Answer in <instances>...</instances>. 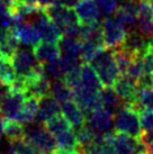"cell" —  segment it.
<instances>
[{"label":"cell","instance_id":"cell-20","mask_svg":"<svg viewBox=\"0 0 153 154\" xmlns=\"http://www.w3.org/2000/svg\"><path fill=\"white\" fill-rule=\"evenodd\" d=\"M39 103H41V99L36 98L34 96H27L23 105L20 115L18 117V122L24 123V124L33 123L35 118L37 117Z\"/></svg>","mask_w":153,"mask_h":154},{"label":"cell","instance_id":"cell-6","mask_svg":"<svg viewBox=\"0 0 153 154\" xmlns=\"http://www.w3.org/2000/svg\"><path fill=\"white\" fill-rule=\"evenodd\" d=\"M32 23L36 27L41 35V38L44 39V42L55 44L61 43L63 38L62 32L45 11H39L36 14V17L32 20Z\"/></svg>","mask_w":153,"mask_h":154},{"label":"cell","instance_id":"cell-23","mask_svg":"<svg viewBox=\"0 0 153 154\" xmlns=\"http://www.w3.org/2000/svg\"><path fill=\"white\" fill-rule=\"evenodd\" d=\"M100 99L102 107L111 110V112H117L125 105L124 100L116 94L113 88H104L100 94Z\"/></svg>","mask_w":153,"mask_h":154},{"label":"cell","instance_id":"cell-39","mask_svg":"<svg viewBox=\"0 0 153 154\" xmlns=\"http://www.w3.org/2000/svg\"><path fill=\"white\" fill-rule=\"evenodd\" d=\"M150 6H151V9H152V13H153V1L152 2H150Z\"/></svg>","mask_w":153,"mask_h":154},{"label":"cell","instance_id":"cell-33","mask_svg":"<svg viewBox=\"0 0 153 154\" xmlns=\"http://www.w3.org/2000/svg\"><path fill=\"white\" fill-rule=\"evenodd\" d=\"M99 9H101L105 15H111L117 10V1L116 0H95Z\"/></svg>","mask_w":153,"mask_h":154},{"label":"cell","instance_id":"cell-1","mask_svg":"<svg viewBox=\"0 0 153 154\" xmlns=\"http://www.w3.org/2000/svg\"><path fill=\"white\" fill-rule=\"evenodd\" d=\"M90 65L97 73L104 88H113L120 75L113 50H104L90 62Z\"/></svg>","mask_w":153,"mask_h":154},{"label":"cell","instance_id":"cell-3","mask_svg":"<svg viewBox=\"0 0 153 154\" xmlns=\"http://www.w3.org/2000/svg\"><path fill=\"white\" fill-rule=\"evenodd\" d=\"M115 132L139 138L142 133L140 112L131 105L125 103L115 116Z\"/></svg>","mask_w":153,"mask_h":154},{"label":"cell","instance_id":"cell-14","mask_svg":"<svg viewBox=\"0 0 153 154\" xmlns=\"http://www.w3.org/2000/svg\"><path fill=\"white\" fill-rule=\"evenodd\" d=\"M61 110H62V115L76 131L87 124L86 114L74 100H69L61 103Z\"/></svg>","mask_w":153,"mask_h":154},{"label":"cell","instance_id":"cell-12","mask_svg":"<svg viewBox=\"0 0 153 154\" xmlns=\"http://www.w3.org/2000/svg\"><path fill=\"white\" fill-rule=\"evenodd\" d=\"M26 81H27V88H26L27 96H34L41 100L51 96L52 85L45 72L41 73L34 78H30Z\"/></svg>","mask_w":153,"mask_h":154},{"label":"cell","instance_id":"cell-10","mask_svg":"<svg viewBox=\"0 0 153 154\" xmlns=\"http://www.w3.org/2000/svg\"><path fill=\"white\" fill-rule=\"evenodd\" d=\"M113 89L123 99L125 103H128V105L135 103L137 91H139L137 81H135L131 77H128L127 74H120L117 81L115 82Z\"/></svg>","mask_w":153,"mask_h":154},{"label":"cell","instance_id":"cell-27","mask_svg":"<svg viewBox=\"0 0 153 154\" xmlns=\"http://www.w3.org/2000/svg\"><path fill=\"white\" fill-rule=\"evenodd\" d=\"M51 97H53L60 103H63L69 100H73L72 89L62 79L55 80L51 88Z\"/></svg>","mask_w":153,"mask_h":154},{"label":"cell","instance_id":"cell-36","mask_svg":"<svg viewBox=\"0 0 153 154\" xmlns=\"http://www.w3.org/2000/svg\"><path fill=\"white\" fill-rule=\"evenodd\" d=\"M79 2H80V0H54V4L64 6V7H68V8L76 7Z\"/></svg>","mask_w":153,"mask_h":154},{"label":"cell","instance_id":"cell-22","mask_svg":"<svg viewBox=\"0 0 153 154\" xmlns=\"http://www.w3.org/2000/svg\"><path fill=\"white\" fill-rule=\"evenodd\" d=\"M146 44H148V41L140 32L131 29L127 33L126 39L122 46L135 54H143Z\"/></svg>","mask_w":153,"mask_h":154},{"label":"cell","instance_id":"cell-34","mask_svg":"<svg viewBox=\"0 0 153 154\" xmlns=\"http://www.w3.org/2000/svg\"><path fill=\"white\" fill-rule=\"evenodd\" d=\"M141 126L144 131H153V111L142 110L140 112Z\"/></svg>","mask_w":153,"mask_h":154},{"label":"cell","instance_id":"cell-42","mask_svg":"<svg viewBox=\"0 0 153 154\" xmlns=\"http://www.w3.org/2000/svg\"><path fill=\"white\" fill-rule=\"evenodd\" d=\"M145 154H149V153H145Z\"/></svg>","mask_w":153,"mask_h":154},{"label":"cell","instance_id":"cell-30","mask_svg":"<svg viewBox=\"0 0 153 154\" xmlns=\"http://www.w3.org/2000/svg\"><path fill=\"white\" fill-rule=\"evenodd\" d=\"M9 151L13 152L14 154H38L34 150V147L26 141V138L11 142L10 143V150Z\"/></svg>","mask_w":153,"mask_h":154},{"label":"cell","instance_id":"cell-40","mask_svg":"<svg viewBox=\"0 0 153 154\" xmlns=\"http://www.w3.org/2000/svg\"><path fill=\"white\" fill-rule=\"evenodd\" d=\"M56 154H62V153H56ZM72 154H81V153H72Z\"/></svg>","mask_w":153,"mask_h":154},{"label":"cell","instance_id":"cell-21","mask_svg":"<svg viewBox=\"0 0 153 154\" xmlns=\"http://www.w3.org/2000/svg\"><path fill=\"white\" fill-rule=\"evenodd\" d=\"M19 42L14 35L13 30H0V51L7 59L11 61V57L19 50Z\"/></svg>","mask_w":153,"mask_h":154},{"label":"cell","instance_id":"cell-28","mask_svg":"<svg viewBox=\"0 0 153 154\" xmlns=\"http://www.w3.org/2000/svg\"><path fill=\"white\" fill-rule=\"evenodd\" d=\"M61 51L67 55L80 57L81 51H82V42L78 38L63 36V38L61 41Z\"/></svg>","mask_w":153,"mask_h":154},{"label":"cell","instance_id":"cell-7","mask_svg":"<svg viewBox=\"0 0 153 154\" xmlns=\"http://www.w3.org/2000/svg\"><path fill=\"white\" fill-rule=\"evenodd\" d=\"M88 116L89 118L87 120V124L95 134L102 135L111 133V129L113 127V117H114L111 110L101 107L92 111Z\"/></svg>","mask_w":153,"mask_h":154},{"label":"cell","instance_id":"cell-4","mask_svg":"<svg viewBox=\"0 0 153 154\" xmlns=\"http://www.w3.org/2000/svg\"><path fill=\"white\" fill-rule=\"evenodd\" d=\"M25 138L38 154H56L58 152L55 138L44 124L38 125L26 132Z\"/></svg>","mask_w":153,"mask_h":154},{"label":"cell","instance_id":"cell-41","mask_svg":"<svg viewBox=\"0 0 153 154\" xmlns=\"http://www.w3.org/2000/svg\"><path fill=\"white\" fill-rule=\"evenodd\" d=\"M8 154H14V153H13V152H10V151H9V153H8Z\"/></svg>","mask_w":153,"mask_h":154},{"label":"cell","instance_id":"cell-5","mask_svg":"<svg viewBox=\"0 0 153 154\" xmlns=\"http://www.w3.org/2000/svg\"><path fill=\"white\" fill-rule=\"evenodd\" d=\"M102 37L105 46L108 50H115L122 46L127 36L125 25L116 17H106L101 23Z\"/></svg>","mask_w":153,"mask_h":154},{"label":"cell","instance_id":"cell-17","mask_svg":"<svg viewBox=\"0 0 153 154\" xmlns=\"http://www.w3.org/2000/svg\"><path fill=\"white\" fill-rule=\"evenodd\" d=\"M54 138H55L56 144H58V152L56 153H79V144H78L76 135L73 127H70V128L54 135Z\"/></svg>","mask_w":153,"mask_h":154},{"label":"cell","instance_id":"cell-35","mask_svg":"<svg viewBox=\"0 0 153 154\" xmlns=\"http://www.w3.org/2000/svg\"><path fill=\"white\" fill-rule=\"evenodd\" d=\"M11 92V86L6 82L0 81V103L5 100V98Z\"/></svg>","mask_w":153,"mask_h":154},{"label":"cell","instance_id":"cell-2","mask_svg":"<svg viewBox=\"0 0 153 154\" xmlns=\"http://www.w3.org/2000/svg\"><path fill=\"white\" fill-rule=\"evenodd\" d=\"M11 64L16 77L24 78L26 80L45 72L44 64L36 60L33 50L28 48H19L11 57Z\"/></svg>","mask_w":153,"mask_h":154},{"label":"cell","instance_id":"cell-15","mask_svg":"<svg viewBox=\"0 0 153 154\" xmlns=\"http://www.w3.org/2000/svg\"><path fill=\"white\" fill-rule=\"evenodd\" d=\"M140 5L139 0H125L119 7H117L116 17L118 18L124 25L134 26L139 19L140 13Z\"/></svg>","mask_w":153,"mask_h":154},{"label":"cell","instance_id":"cell-8","mask_svg":"<svg viewBox=\"0 0 153 154\" xmlns=\"http://www.w3.org/2000/svg\"><path fill=\"white\" fill-rule=\"evenodd\" d=\"M26 97H27V94L25 92L11 90V92L0 103V110L6 117V119L18 120Z\"/></svg>","mask_w":153,"mask_h":154},{"label":"cell","instance_id":"cell-18","mask_svg":"<svg viewBox=\"0 0 153 154\" xmlns=\"http://www.w3.org/2000/svg\"><path fill=\"white\" fill-rule=\"evenodd\" d=\"M137 25L139 32L145 38H153V13L148 2H141Z\"/></svg>","mask_w":153,"mask_h":154},{"label":"cell","instance_id":"cell-26","mask_svg":"<svg viewBox=\"0 0 153 154\" xmlns=\"http://www.w3.org/2000/svg\"><path fill=\"white\" fill-rule=\"evenodd\" d=\"M104 50H106V46L102 42H96V41L82 42V51L80 55L81 61L83 63H90Z\"/></svg>","mask_w":153,"mask_h":154},{"label":"cell","instance_id":"cell-11","mask_svg":"<svg viewBox=\"0 0 153 154\" xmlns=\"http://www.w3.org/2000/svg\"><path fill=\"white\" fill-rule=\"evenodd\" d=\"M14 35L16 36L18 42L24 45H30V46H35L39 43L41 35L36 29V27L33 25V23L26 22V20H20V22L15 23L13 26Z\"/></svg>","mask_w":153,"mask_h":154},{"label":"cell","instance_id":"cell-9","mask_svg":"<svg viewBox=\"0 0 153 154\" xmlns=\"http://www.w3.org/2000/svg\"><path fill=\"white\" fill-rule=\"evenodd\" d=\"M114 144L116 154H145L144 145L139 138L128 136L123 133L114 132Z\"/></svg>","mask_w":153,"mask_h":154},{"label":"cell","instance_id":"cell-19","mask_svg":"<svg viewBox=\"0 0 153 154\" xmlns=\"http://www.w3.org/2000/svg\"><path fill=\"white\" fill-rule=\"evenodd\" d=\"M61 111V103H58L53 97L48 96L46 98H43L39 103L37 119L41 124H45L55 116L60 115Z\"/></svg>","mask_w":153,"mask_h":154},{"label":"cell","instance_id":"cell-37","mask_svg":"<svg viewBox=\"0 0 153 154\" xmlns=\"http://www.w3.org/2000/svg\"><path fill=\"white\" fill-rule=\"evenodd\" d=\"M5 122H6V117H5L4 114H2L1 110H0V135H1V133H2V131H4Z\"/></svg>","mask_w":153,"mask_h":154},{"label":"cell","instance_id":"cell-16","mask_svg":"<svg viewBox=\"0 0 153 154\" xmlns=\"http://www.w3.org/2000/svg\"><path fill=\"white\" fill-rule=\"evenodd\" d=\"M33 53H34L36 60L42 63L47 64L54 61L59 60L61 57V48L55 43H48V42H42L37 45L33 46Z\"/></svg>","mask_w":153,"mask_h":154},{"label":"cell","instance_id":"cell-13","mask_svg":"<svg viewBox=\"0 0 153 154\" xmlns=\"http://www.w3.org/2000/svg\"><path fill=\"white\" fill-rule=\"evenodd\" d=\"M76 14L81 25H90L98 23L100 9L95 0H80L76 6Z\"/></svg>","mask_w":153,"mask_h":154},{"label":"cell","instance_id":"cell-29","mask_svg":"<svg viewBox=\"0 0 153 154\" xmlns=\"http://www.w3.org/2000/svg\"><path fill=\"white\" fill-rule=\"evenodd\" d=\"M76 140H78V144H79V150H80L82 147L89 145L90 143L95 140V137H96L97 134H95L89 126L86 124L81 128L76 129Z\"/></svg>","mask_w":153,"mask_h":154},{"label":"cell","instance_id":"cell-25","mask_svg":"<svg viewBox=\"0 0 153 154\" xmlns=\"http://www.w3.org/2000/svg\"><path fill=\"white\" fill-rule=\"evenodd\" d=\"M113 53H114L115 60H116L117 65H118L119 68L120 74H126L128 68L131 66L134 59L137 55H140V54H135L133 52L128 51V50H126L123 46H119L117 48L113 50Z\"/></svg>","mask_w":153,"mask_h":154},{"label":"cell","instance_id":"cell-32","mask_svg":"<svg viewBox=\"0 0 153 154\" xmlns=\"http://www.w3.org/2000/svg\"><path fill=\"white\" fill-rule=\"evenodd\" d=\"M139 140L144 145L146 153L153 154V131H142Z\"/></svg>","mask_w":153,"mask_h":154},{"label":"cell","instance_id":"cell-31","mask_svg":"<svg viewBox=\"0 0 153 154\" xmlns=\"http://www.w3.org/2000/svg\"><path fill=\"white\" fill-rule=\"evenodd\" d=\"M142 59H143L145 73H152L153 74V42L151 39L148 41L146 47L142 54Z\"/></svg>","mask_w":153,"mask_h":154},{"label":"cell","instance_id":"cell-38","mask_svg":"<svg viewBox=\"0 0 153 154\" xmlns=\"http://www.w3.org/2000/svg\"><path fill=\"white\" fill-rule=\"evenodd\" d=\"M141 1H143V2H148V4H150V2H152L153 0H141Z\"/></svg>","mask_w":153,"mask_h":154},{"label":"cell","instance_id":"cell-24","mask_svg":"<svg viewBox=\"0 0 153 154\" xmlns=\"http://www.w3.org/2000/svg\"><path fill=\"white\" fill-rule=\"evenodd\" d=\"M2 133L10 143L19 141V140H24L26 137V129L23 126V123L16 119H6Z\"/></svg>","mask_w":153,"mask_h":154}]
</instances>
